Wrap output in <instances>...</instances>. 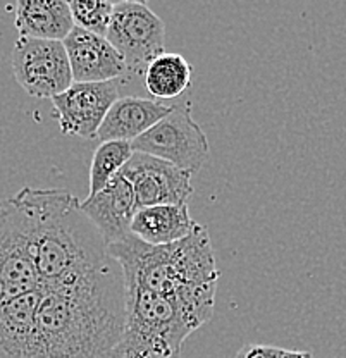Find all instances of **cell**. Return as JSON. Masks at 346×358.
Segmentation results:
<instances>
[{
  "instance_id": "1",
  "label": "cell",
  "mask_w": 346,
  "mask_h": 358,
  "mask_svg": "<svg viewBox=\"0 0 346 358\" xmlns=\"http://www.w3.org/2000/svg\"><path fill=\"white\" fill-rule=\"evenodd\" d=\"M124 313V278L110 259L73 285L42 289L26 358H114Z\"/></svg>"
},
{
  "instance_id": "2",
  "label": "cell",
  "mask_w": 346,
  "mask_h": 358,
  "mask_svg": "<svg viewBox=\"0 0 346 358\" xmlns=\"http://www.w3.org/2000/svg\"><path fill=\"white\" fill-rule=\"evenodd\" d=\"M23 210L42 289L80 281L110 260L100 231L62 188H26L13 196Z\"/></svg>"
},
{
  "instance_id": "3",
  "label": "cell",
  "mask_w": 346,
  "mask_h": 358,
  "mask_svg": "<svg viewBox=\"0 0 346 358\" xmlns=\"http://www.w3.org/2000/svg\"><path fill=\"white\" fill-rule=\"evenodd\" d=\"M107 255L119 264L126 286L176 298L202 326L214 315L221 272L202 224L188 238L169 245L143 243L129 233L107 246Z\"/></svg>"
},
{
  "instance_id": "4",
  "label": "cell",
  "mask_w": 346,
  "mask_h": 358,
  "mask_svg": "<svg viewBox=\"0 0 346 358\" xmlns=\"http://www.w3.org/2000/svg\"><path fill=\"white\" fill-rule=\"evenodd\" d=\"M199 327L176 298L126 286L124 329L114 358H180L186 339Z\"/></svg>"
},
{
  "instance_id": "5",
  "label": "cell",
  "mask_w": 346,
  "mask_h": 358,
  "mask_svg": "<svg viewBox=\"0 0 346 358\" xmlns=\"http://www.w3.org/2000/svg\"><path fill=\"white\" fill-rule=\"evenodd\" d=\"M135 152L166 160L188 174H195L210 157L207 134L193 119L188 102L173 106V110L157 124L131 141Z\"/></svg>"
},
{
  "instance_id": "6",
  "label": "cell",
  "mask_w": 346,
  "mask_h": 358,
  "mask_svg": "<svg viewBox=\"0 0 346 358\" xmlns=\"http://www.w3.org/2000/svg\"><path fill=\"white\" fill-rule=\"evenodd\" d=\"M42 289L23 210L13 196L0 201V303Z\"/></svg>"
},
{
  "instance_id": "7",
  "label": "cell",
  "mask_w": 346,
  "mask_h": 358,
  "mask_svg": "<svg viewBox=\"0 0 346 358\" xmlns=\"http://www.w3.org/2000/svg\"><path fill=\"white\" fill-rule=\"evenodd\" d=\"M106 38L122 55L128 73L143 74L148 62L166 52V24L148 6L124 0L114 6Z\"/></svg>"
},
{
  "instance_id": "8",
  "label": "cell",
  "mask_w": 346,
  "mask_h": 358,
  "mask_svg": "<svg viewBox=\"0 0 346 358\" xmlns=\"http://www.w3.org/2000/svg\"><path fill=\"white\" fill-rule=\"evenodd\" d=\"M10 64L17 85L35 99H54L74 83L68 52L59 40L20 36Z\"/></svg>"
},
{
  "instance_id": "9",
  "label": "cell",
  "mask_w": 346,
  "mask_h": 358,
  "mask_svg": "<svg viewBox=\"0 0 346 358\" xmlns=\"http://www.w3.org/2000/svg\"><path fill=\"white\" fill-rule=\"evenodd\" d=\"M135 193L136 210L169 203H188L193 196L192 174L141 152H135L121 169Z\"/></svg>"
},
{
  "instance_id": "10",
  "label": "cell",
  "mask_w": 346,
  "mask_h": 358,
  "mask_svg": "<svg viewBox=\"0 0 346 358\" xmlns=\"http://www.w3.org/2000/svg\"><path fill=\"white\" fill-rule=\"evenodd\" d=\"M117 83V80L73 83L61 95L50 99L59 129L68 136H80L85 140L96 138V131L107 112L119 99Z\"/></svg>"
},
{
  "instance_id": "11",
  "label": "cell",
  "mask_w": 346,
  "mask_h": 358,
  "mask_svg": "<svg viewBox=\"0 0 346 358\" xmlns=\"http://www.w3.org/2000/svg\"><path fill=\"white\" fill-rule=\"evenodd\" d=\"M62 43L68 52L74 83L114 81L128 73V66L122 55L106 36L74 26Z\"/></svg>"
},
{
  "instance_id": "12",
  "label": "cell",
  "mask_w": 346,
  "mask_h": 358,
  "mask_svg": "<svg viewBox=\"0 0 346 358\" xmlns=\"http://www.w3.org/2000/svg\"><path fill=\"white\" fill-rule=\"evenodd\" d=\"M80 207L109 246L129 234L136 212L133 186L122 173H117L102 189L81 201Z\"/></svg>"
},
{
  "instance_id": "13",
  "label": "cell",
  "mask_w": 346,
  "mask_h": 358,
  "mask_svg": "<svg viewBox=\"0 0 346 358\" xmlns=\"http://www.w3.org/2000/svg\"><path fill=\"white\" fill-rule=\"evenodd\" d=\"M173 110V106L154 99L141 96H119L113 103L106 119L96 131V140L133 141L157 124Z\"/></svg>"
},
{
  "instance_id": "14",
  "label": "cell",
  "mask_w": 346,
  "mask_h": 358,
  "mask_svg": "<svg viewBox=\"0 0 346 358\" xmlns=\"http://www.w3.org/2000/svg\"><path fill=\"white\" fill-rule=\"evenodd\" d=\"M196 227L199 222L189 215L188 203H169L138 208L129 233L143 243L169 245L188 238Z\"/></svg>"
},
{
  "instance_id": "15",
  "label": "cell",
  "mask_w": 346,
  "mask_h": 358,
  "mask_svg": "<svg viewBox=\"0 0 346 358\" xmlns=\"http://www.w3.org/2000/svg\"><path fill=\"white\" fill-rule=\"evenodd\" d=\"M14 24L24 38L59 42L74 28L68 0H17Z\"/></svg>"
},
{
  "instance_id": "16",
  "label": "cell",
  "mask_w": 346,
  "mask_h": 358,
  "mask_svg": "<svg viewBox=\"0 0 346 358\" xmlns=\"http://www.w3.org/2000/svg\"><path fill=\"white\" fill-rule=\"evenodd\" d=\"M42 289L0 303V358H26Z\"/></svg>"
},
{
  "instance_id": "17",
  "label": "cell",
  "mask_w": 346,
  "mask_h": 358,
  "mask_svg": "<svg viewBox=\"0 0 346 358\" xmlns=\"http://www.w3.org/2000/svg\"><path fill=\"white\" fill-rule=\"evenodd\" d=\"M193 66L181 54L162 52L143 71V87L154 100H169L183 95L192 85Z\"/></svg>"
},
{
  "instance_id": "18",
  "label": "cell",
  "mask_w": 346,
  "mask_h": 358,
  "mask_svg": "<svg viewBox=\"0 0 346 358\" xmlns=\"http://www.w3.org/2000/svg\"><path fill=\"white\" fill-rule=\"evenodd\" d=\"M133 154L135 150L131 141H102L95 150L90 166V195L102 189L115 174L121 173Z\"/></svg>"
},
{
  "instance_id": "19",
  "label": "cell",
  "mask_w": 346,
  "mask_h": 358,
  "mask_svg": "<svg viewBox=\"0 0 346 358\" xmlns=\"http://www.w3.org/2000/svg\"><path fill=\"white\" fill-rule=\"evenodd\" d=\"M74 26L106 36L114 6L107 0H68Z\"/></svg>"
},
{
  "instance_id": "20",
  "label": "cell",
  "mask_w": 346,
  "mask_h": 358,
  "mask_svg": "<svg viewBox=\"0 0 346 358\" xmlns=\"http://www.w3.org/2000/svg\"><path fill=\"white\" fill-rule=\"evenodd\" d=\"M284 348L271 345H247L236 353L234 358H281Z\"/></svg>"
},
{
  "instance_id": "21",
  "label": "cell",
  "mask_w": 346,
  "mask_h": 358,
  "mask_svg": "<svg viewBox=\"0 0 346 358\" xmlns=\"http://www.w3.org/2000/svg\"><path fill=\"white\" fill-rule=\"evenodd\" d=\"M281 358H314L310 352H298V350H284Z\"/></svg>"
},
{
  "instance_id": "22",
  "label": "cell",
  "mask_w": 346,
  "mask_h": 358,
  "mask_svg": "<svg viewBox=\"0 0 346 358\" xmlns=\"http://www.w3.org/2000/svg\"><path fill=\"white\" fill-rule=\"evenodd\" d=\"M128 2H135V3H143V6H147L148 0H128Z\"/></svg>"
},
{
  "instance_id": "23",
  "label": "cell",
  "mask_w": 346,
  "mask_h": 358,
  "mask_svg": "<svg viewBox=\"0 0 346 358\" xmlns=\"http://www.w3.org/2000/svg\"><path fill=\"white\" fill-rule=\"evenodd\" d=\"M107 2H109V3H113V6H117V3L124 2V0H107Z\"/></svg>"
}]
</instances>
